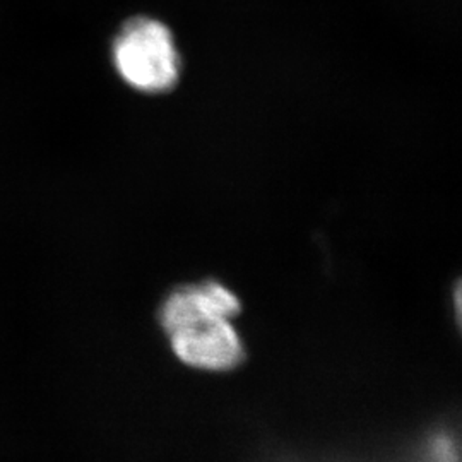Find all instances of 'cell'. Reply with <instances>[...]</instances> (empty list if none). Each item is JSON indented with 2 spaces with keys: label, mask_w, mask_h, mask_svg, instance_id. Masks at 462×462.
I'll return each mask as SVG.
<instances>
[{
  "label": "cell",
  "mask_w": 462,
  "mask_h": 462,
  "mask_svg": "<svg viewBox=\"0 0 462 462\" xmlns=\"http://www.w3.org/2000/svg\"><path fill=\"white\" fill-rule=\"evenodd\" d=\"M242 301L221 281L183 282L158 307V324L170 349L183 365L211 372H233L247 360V347L233 320Z\"/></svg>",
  "instance_id": "6da1fadb"
},
{
  "label": "cell",
  "mask_w": 462,
  "mask_h": 462,
  "mask_svg": "<svg viewBox=\"0 0 462 462\" xmlns=\"http://www.w3.org/2000/svg\"><path fill=\"white\" fill-rule=\"evenodd\" d=\"M114 64L125 83L148 95L171 91L180 79V55L173 34L151 17H135L116 34Z\"/></svg>",
  "instance_id": "7a4b0ae2"
}]
</instances>
